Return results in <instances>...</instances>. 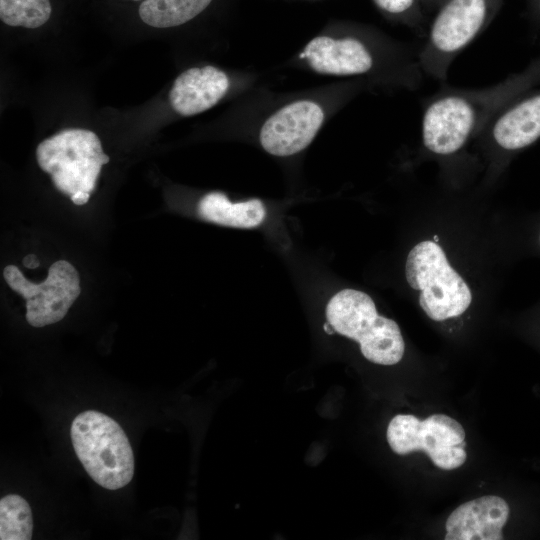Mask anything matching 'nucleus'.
Returning a JSON list of instances; mask_svg holds the SVG:
<instances>
[{"label": "nucleus", "mask_w": 540, "mask_h": 540, "mask_svg": "<svg viewBox=\"0 0 540 540\" xmlns=\"http://www.w3.org/2000/svg\"><path fill=\"white\" fill-rule=\"evenodd\" d=\"M418 51L377 28L336 21L307 41L289 65L323 76L362 78L372 87L415 91L424 77Z\"/></svg>", "instance_id": "nucleus-1"}, {"label": "nucleus", "mask_w": 540, "mask_h": 540, "mask_svg": "<svg viewBox=\"0 0 540 540\" xmlns=\"http://www.w3.org/2000/svg\"><path fill=\"white\" fill-rule=\"evenodd\" d=\"M373 88L352 78L311 89L274 95L258 91L244 103V126H254L258 143L276 157L305 150L323 126L355 97Z\"/></svg>", "instance_id": "nucleus-2"}, {"label": "nucleus", "mask_w": 540, "mask_h": 540, "mask_svg": "<svg viewBox=\"0 0 540 540\" xmlns=\"http://www.w3.org/2000/svg\"><path fill=\"white\" fill-rule=\"evenodd\" d=\"M540 87V56L521 71L482 88L442 86L424 104L421 122L423 148L438 157H450L476 139L506 105Z\"/></svg>", "instance_id": "nucleus-3"}, {"label": "nucleus", "mask_w": 540, "mask_h": 540, "mask_svg": "<svg viewBox=\"0 0 540 540\" xmlns=\"http://www.w3.org/2000/svg\"><path fill=\"white\" fill-rule=\"evenodd\" d=\"M502 0H443L418 51L424 76L444 82L456 57L492 22Z\"/></svg>", "instance_id": "nucleus-4"}, {"label": "nucleus", "mask_w": 540, "mask_h": 540, "mask_svg": "<svg viewBox=\"0 0 540 540\" xmlns=\"http://www.w3.org/2000/svg\"><path fill=\"white\" fill-rule=\"evenodd\" d=\"M74 451L88 475L100 486L116 490L134 475V455L129 439L111 417L86 410L70 428Z\"/></svg>", "instance_id": "nucleus-5"}, {"label": "nucleus", "mask_w": 540, "mask_h": 540, "mask_svg": "<svg viewBox=\"0 0 540 540\" xmlns=\"http://www.w3.org/2000/svg\"><path fill=\"white\" fill-rule=\"evenodd\" d=\"M326 318L334 331L360 344L368 361L385 366L401 361L405 352L401 330L394 320L378 314L368 294L355 289L339 291L327 304Z\"/></svg>", "instance_id": "nucleus-6"}, {"label": "nucleus", "mask_w": 540, "mask_h": 540, "mask_svg": "<svg viewBox=\"0 0 540 540\" xmlns=\"http://www.w3.org/2000/svg\"><path fill=\"white\" fill-rule=\"evenodd\" d=\"M409 286L419 292V305L434 321L462 315L472 302L471 290L451 266L443 248L422 240L409 251L405 263Z\"/></svg>", "instance_id": "nucleus-7"}, {"label": "nucleus", "mask_w": 540, "mask_h": 540, "mask_svg": "<svg viewBox=\"0 0 540 540\" xmlns=\"http://www.w3.org/2000/svg\"><path fill=\"white\" fill-rule=\"evenodd\" d=\"M40 168L48 173L58 191L72 196L92 193L109 156L99 137L90 130L69 128L43 140L36 148Z\"/></svg>", "instance_id": "nucleus-8"}, {"label": "nucleus", "mask_w": 540, "mask_h": 540, "mask_svg": "<svg viewBox=\"0 0 540 540\" xmlns=\"http://www.w3.org/2000/svg\"><path fill=\"white\" fill-rule=\"evenodd\" d=\"M386 436L396 454L424 451L433 464L443 470H454L467 459L464 428L444 414H433L425 420L398 414L389 422Z\"/></svg>", "instance_id": "nucleus-9"}, {"label": "nucleus", "mask_w": 540, "mask_h": 540, "mask_svg": "<svg viewBox=\"0 0 540 540\" xmlns=\"http://www.w3.org/2000/svg\"><path fill=\"white\" fill-rule=\"evenodd\" d=\"M8 286L26 300V320L33 327L61 321L81 293L80 277L66 260L54 262L41 283L29 281L15 265L3 270Z\"/></svg>", "instance_id": "nucleus-10"}, {"label": "nucleus", "mask_w": 540, "mask_h": 540, "mask_svg": "<svg viewBox=\"0 0 540 540\" xmlns=\"http://www.w3.org/2000/svg\"><path fill=\"white\" fill-rule=\"evenodd\" d=\"M257 81L253 72L230 73L213 65L191 67L174 80L169 92L172 110L193 116L217 105L231 93L250 92Z\"/></svg>", "instance_id": "nucleus-11"}, {"label": "nucleus", "mask_w": 540, "mask_h": 540, "mask_svg": "<svg viewBox=\"0 0 540 540\" xmlns=\"http://www.w3.org/2000/svg\"><path fill=\"white\" fill-rule=\"evenodd\" d=\"M498 162H504L540 139V87L506 105L476 138Z\"/></svg>", "instance_id": "nucleus-12"}, {"label": "nucleus", "mask_w": 540, "mask_h": 540, "mask_svg": "<svg viewBox=\"0 0 540 540\" xmlns=\"http://www.w3.org/2000/svg\"><path fill=\"white\" fill-rule=\"evenodd\" d=\"M510 514L508 503L485 495L458 506L447 518L446 540H501Z\"/></svg>", "instance_id": "nucleus-13"}, {"label": "nucleus", "mask_w": 540, "mask_h": 540, "mask_svg": "<svg viewBox=\"0 0 540 540\" xmlns=\"http://www.w3.org/2000/svg\"><path fill=\"white\" fill-rule=\"evenodd\" d=\"M198 214L206 221L236 228H253L260 225L266 215L259 199L232 203L222 192H210L198 203Z\"/></svg>", "instance_id": "nucleus-14"}, {"label": "nucleus", "mask_w": 540, "mask_h": 540, "mask_svg": "<svg viewBox=\"0 0 540 540\" xmlns=\"http://www.w3.org/2000/svg\"><path fill=\"white\" fill-rule=\"evenodd\" d=\"M216 0H143L137 4L139 20L151 28L184 26L203 15Z\"/></svg>", "instance_id": "nucleus-15"}, {"label": "nucleus", "mask_w": 540, "mask_h": 540, "mask_svg": "<svg viewBox=\"0 0 540 540\" xmlns=\"http://www.w3.org/2000/svg\"><path fill=\"white\" fill-rule=\"evenodd\" d=\"M33 517L30 505L21 496L10 494L0 500V539L30 540Z\"/></svg>", "instance_id": "nucleus-16"}, {"label": "nucleus", "mask_w": 540, "mask_h": 540, "mask_svg": "<svg viewBox=\"0 0 540 540\" xmlns=\"http://www.w3.org/2000/svg\"><path fill=\"white\" fill-rule=\"evenodd\" d=\"M389 21L405 25L416 32L423 31L425 9L420 0H372Z\"/></svg>", "instance_id": "nucleus-17"}, {"label": "nucleus", "mask_w": 540, "mask_h": 540, "mask_svg": "<svg viewBox=\"0 0 540 540\" xmlns=\"http://www.w3.org/2000/svg\"><path fill=\"white\" fill-rule=\"evenodd\" d=\"M528 6L532 21L540 26V0H528Z\"/></svg>", "instance_id": "nucleus-18"}, {"label": "nucleus", "mask_w": 540, "mask_h": 540, "mask_svg": "<svg viewBox=\"0 0 540 540\" xmlns=\"http://www.w3.org/2000/svg\"><path fill=\"white\" fill-rule=\"evenodd\" d=\"M90 193L79 191L70 196L71 201L76 205H84L88 202Z\"/></svg>", "instance_id": "nucleus-19"}, {"label": "nucleus", "mask_w": 540, "mask_h": 540, "mask_svg": "<svg viewBox=\"0 0 540 540\" xmlns=\"http://www.w3.org/2000/svg\"><path fill=\"white\" fill-rule=\"evenodd\" d=\"M23 265L27 268L34 269L40 265L39 261L37 260L36 255L34 254H28L23 258L22 261Z\"/></svg>", "instance_id": "nucleus-20"}, {"label": "nucleus", "mask_w": 540, "mask_h": 540, "mask_svg": "<svg viewBox=\"0 0 540 540\" xmlns=\"http://www.w3.org/2000/svg\"><path fill=\"white\" fill-rule=\"evenodd\" d=\"M424 9H433L438 8V6L442 3L443 0H420Z\"/></svg>", "instance_id": "nucleus-21"}, {"label": "nucleus", "mask_w": 540, "mask_h": 540, "mask_svg": "<svg viewBox=\"0 0 540 540\" xmlns=\"http://www.w3.org/2000/svg\"><path fill=\"white\" fill-rule=\"evenodd\" d=\"M534 244H535V247H537L540 250V224L535 231Z\"/></svg>", "instance_id": "nucleus-22"}, {"label": "nucleus", "mask_w": 540, "mask_h": 540, "mask_svg": "<svg viewBox=\"0 0 540 540\" xmlns=\"http://www.w3.org/2000/svg\"><path fill=\"white\" fill-rule=\"evenodd\" d=\"M122 2H129L131 4H138L140 2H142L143 0H120Z\"/></svg>", "instance_id": "nucleus-23"}]
</instances>
